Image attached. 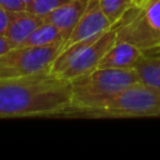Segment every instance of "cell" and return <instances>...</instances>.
Masks as SVG:
<instances>
[{
    "mask_svg": "<svg viewBox=\"0 0 160 160\" xmlns=\"http://www.w3.org/2000/svg\"><path fill=\"white\" fill-rule=\"evenodd\" d=\"M70 81L50 69L0 79V118L64 116L70 108Z\"/></svg>",
    "mask_w": 160,
    "mask_h": 160,
    "instance_id": "obj_1",
    "label": "cell"
},
{
    "mask_svg": "<svg viewBox=\"0 0 160 160\" xmlns=\"http://www.w3.org/2000/svg\"><path fill=\"white\" fill-rule=\"evenodd\" d=\"M140 81L136 70L95 69L70 81V108L64 116L92 118L128 86Z\"/></svg>",
    "mask_w": 160,
    "mask_h": 160,
    "instance_id": "obj_2",
    "label": "cell"
},
{
    "mask_svg": "<svg viewBox=\"0 0 160 160\" xmlns=\"http://www.w3.org/2000/svg\"><path fill=\"white\" fill-rule=\"evenodd\" d=\"M65 41L44 46H16L0 56V79L21 78L50 69Z\"/></svg>",
    "mask_w": 160,
    "mask_h": 160,
    "instance_id": "obj_3",
    "label": "cell"
},
{
    "mask_svg": "<svg viewBox=\"0 0 160 160\" xmlns=\"http://www.w3.org/2000/svg\"><path fill=\"white\" fill-rule=\"evenodd\" d=\"M140 116H160V92L141 81L128 86L92 115V118Z\"/></svg>",
    "mask_w": 160,
    "mask_h": 160,
    "instance_id": "obj_4",
    "label": "cell"
},
{
    "mask_svg": "<svg viewBox=\"0 0 160 160\" xmlns=\"http://www.w3.org/2000/svg\"><path fill=\"white\" fill-rule=\"evenodd\" d=\"M118 40V32L115 28H110L102 32L96 40L85 46L58 75L68 81H72L79 76L91 72L98 69L101 59L110 50V48Z\"/></svg>",
    "mask_w": 160,
    "mask_h": 160,
    "instance_id": "obj_5",
    "label": "cell"
},
{
    "mask_svg": "<svg viewBox=\"0 0 160 160\" xmlns=\"http://www.w3.org/2000/svg\"><path fill=\"white\" fill-rule=\"evenodd\" d=\"M112 26L108 16L101 10L99 0H89L88 6L81 15L80 20L72 29L69 39L64 44V48L89 38H94L98 35H101L106 30H109Z\"/></svg>",
    "mask_w": 160,
    "mask_h": 160,
    "instance_id": "obj_6",
    "label": "cell"
},
{
    "mask_svg": "<svg viewBox=\"0 0 160 160\" xmlns=\"http://www.w3.org/2000/svg\"><path fill=\"white\" fill-rule=\"evenodd\" d=\"M142 55L144 51L136 45L125 40H116L110 50L101 59L98 68L135 70V66L138 65Z\"/></svg>",
    "mask_w": 160,
    "mask_h": 160,
    "instance_id": "obj_7",
    "label": "cell"
},
{
    "mask_svg": "<svg viewBox=\"0 0 160 160\" xmlns=\"http://www.w3.org/2000/svg\"><path fill=\"white\" fill-rule=\"evenodd\" d=\"M89 0H70L66 4L59 6L58 9L52 10L48 14L44 19L48 22L55 25L65 38V42L69 39L72 29L80 20L81 15L84 14Z\"/></svg>",
    "mask_w": 160,
    "mask_h": 160,
    "instance_id": "obj_8",
    "label": "cell"
},
{
    "mask_svg": "<svg viewBox=\"0 0 160 160\" xmlns=\"http://www.w3.org/2000/svg\"><path fill=\"white\" fill-rule=\"evenodd\" d=\"M42 22H45V19L42 16L31 14L26 10L14 11L12 19L10 21L5 36L12 44L14 48L20 46L30 36V34Z\"/></svg>",
    "mask_w": 160,
    "mask_h": 160,
    "instance_id": "obj_9",
    "label": "cell"
},
{
    "mask_svg": "<svg viewBox=\"0 0 160 160\" xmlns=\"http://www.w3.org/2000/svg\"><path fill=\"white\" fill-rule=\"evenodd\" d=\"M135 70L142 84L160 92V52L154 49L144 51Z\"/></svg>",
    "mask_w": 160,
    "mask_h": 160,
    "instance_id": "obj_10",
    "label": "cell"
},
{
    "mask_svg": "<svg viewBox=\"0 0 160 160\" xmlns=\"http://www.w3.org/2000/svg\"><path fill=\"white\" fill-rule=\"evenodd\" d=\"M58 41H65L61 31L51 22L45 21L30 34V36L22 42V46H44Z\"/></svg>",
    "mask_w": 160,
    "mask_h": 160,
    "instance_id": "obj_11",
    "label": "cell"
},
{
    "mask_svg": "<svg viewBox=\"0 0 160 160\" xmlns=\"http://www.w3.org/2000/svg\"><path fill=\"white\" fill-rule=\"evenodd\" d=\"M99 2L101 10L112 25L119 22L125 14L135 6V0H99Z\"/></svg>",
    "mask_w": 160,
    "mask_h": 160,
    "instance_id": "obj_12",
    "label": "cell"
},
{
    "mask_svg": "<svg viewBox=\"0 0 160 160\" xmlns=\"http://www.w3.org/2000/svg\"><path fill=\"white\" fill-rule=\"evenodd\" d=\"M68 1H70V0H30L26 4L25 10L31 12V14L45 18L52 10L66 4Z\"/></svg>",
    "mask_w": 160,
    "mask_h": 160,
    "instance_id": "obj_13",
    "label": "cell"
},
{
    "mask_svg": "<svg viewBox=\"0 0 160 160\" xmlns=\"http://www.w3.org/2000/svg\"><path fill=\"white\" fill-rule=\"evenodd\" d=\"M14 11L8 10L6 8L0 5V35H5L8 31V28L10 25V21L12 19Z\"/></svg>",
    "mask_w": 160,
    "mask_h": 160,
    "instance_id": "obj_14",
    "label": "cell"
},
{
    "mask_svg": "<svg viewBox=\"0 0 160 160\" xmlns=\"http://www.w3.org/2000/svg\"><path fill=\"white\" fill-rule=\"evenodd\" d=\"M0 5L11 11H22L26 8L22 0H0Z\"/></svg>",
    "mask_w": 160,
    "mask_h": 160,
    "instance_id": "obj_15",
    "label": "cell"
},
{
    "mask_svg": "<svg viewBox=\"0 0 160 160\" xmlns=\"http://www.w3.org/2000/svg\"><path fill=\"white\" fill-rule=\"evenodd\" d=\"M14 46L8 40V38L5 35H0V56L5 52H8L9 50H11Z\"/></svg>",
    "mask_w": 160,
    "mask_h": 160,
    "instance_id": "obj_16",
    "label": "cell"
},
{
    "mask_svg": "<svg viewBox=\"0 0 160 160\" xmlns=\"http://www.w3.org/2000/svg\"><path fill=\"white\" fill-rule=\"evenodd\" d=\"M148 0H135V6H138V8H141L145 2H146Z\"/></svg>",
    "mask_w": 160,
    "mask_h": 160,
    "instance_id": "obj_17",
    "label": "cell"
},
{
    "mask_svg": "<svg viewBox=\"0 0 160 160\" xmlns=\"http://www.w3.org/2000/svg\"><path fill=\"white\" fill-rule=\"evenodd\" d=\"M22 1H24V2H25V4H28V2H29V1H30V0H22Z\"/></svg>",
    "mask_w": 160,
    "mask_h": 160,
    "instance_id": "obj_18",
    "label": "cell"
},
{
    "mask_svg": "<svg viewBox=\"0 0 160 160\" xmlns=\"http://www.w3.org/2000/svg\"><path fill=\"white\" fill-rule=\"evenodd\" d=\"M159 52H160V50H159Z\"/></svg>",
    "mask_w": 160,
    "mask_h": 160,
    "instance_id": "obj_19",
    "label": "cell"
}]
</instances>
